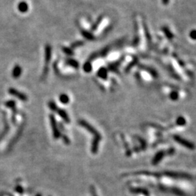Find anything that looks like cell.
<instances>
[{
  "mask_svg": "<svg viewBox=\"0 0 196 196\" xmlns=\"http://www.w3.org/2000/svg\"><path fill=\"white\" fill-rule=\"evenodd\" d=\"M9 92L10 93V94L15 96V97L18 98V99H21L22 101H26L27 99H28L26 94H24L23 93L20 92L19 91L16 90L15 89H13V88L10 89H9Z\"/></svg>",
  "mask_w": 196,
  "mask_h": 196,
  "instance_id": "3",
  "label": "cell"
},
{
  "mask_svg": "<svg viewBox=\"0 0 196 196\" xmlns=\"http://www.w3.org/2000/svg\"><path fill=\"white\" fill-rule=\"evenodd\" d=\"M84 70H85L86 72L89 73V72L91 71L92 70V65L89 62H86L85 64L84 65Z\"/></svg>",
  "mask_w": 196,
  "mask_h": 196,
  "instance_id": "10",
  "label": "cell"
},
{
  "mask_svg": "<svg viewBox=\"0 0 196 196\" xmlns=\"http://www.w3.org/2000/svg\"><path fill=\"white\" fill-rule=\"evenodd\" d=\"M36 196H42V195H40V194H38V195Z\"/></svg>",
  "mask_w": 196,
  "mask_h": 196,
  "instance_id": "19",
  "label": "cell"
},
{
  "mask_svg": "<svg viewBox=\"0 0 196 196\" xmlns=\"http://www.w3.org/2000/svg\"><path fill=\"white\" fill-rule=\"evenodd\" d=\"M59 99L60 101V102H62V104H68L70 100L69 97L65 94H60V96L59 97Z\"/></svg>",
  "mask_w": 196,
  "mask_h": 196,
  "instance_id": "8",
  "label": "cell"
},
{
  "mask_svg": "<svg viewBox=\"0 0 196 196\" xmlns=\"http://www.w3.org/2000/svg\"><path fill=\"white\" fill-rule=\"evenodd\" d=\"M79 125L82 126V127H84V128H85L86 129H87L88 131H89L90 133H92V134H94V137H101L100 134H99V133L98 132L97 130H96L92 126V125H90L88 122L86 121L81 120L80 121H79Z\"/></svg>",
  "mask_w": 196,
  "mask_h": 196,
  "instance_id": "2",
  "label": "cell"
},
{
  "mask_svg": "<svg viewBox=\"0 0 196 196\" xmlns=\"http://www.w3.org/2000/svg\"><path fill=\"white\" fill-rule=\"evenodd\" d=\"M21 73H22V69H21V67L16 65L13 69V76L14 78H18L21 75Z\"/></svg>",
  "mask_w": 196,
  "mask_h": 196,
  "instance_id": "6",
  "label": "cell"
},
{
  "mask_svg": "<svg viewBox=\"0 0 196 196\" xmlns=\"http://www.w3.org/2000/svg\"><path fill=\"white\" fill-rule=\"evenodd\" d=\"M190 37L193 40H196V30H192L190 32Z\"/></svg>",
  "mask_w": 196,
  "mask_h": 196,
  "instance_id": "13",
  "label": "cell"
},
{
  "mask_svg": "<svg viewBox=\"0 0 196 196\" xmlns=\"http://www.w3.org/2000/svg\"><path fill=\"white\" fill-rule=\"evenodd\" d=\"M62 136V140H63L64 141V142H65V144H70V139L68 138V136L67 135H61Z\"/></svg>",
  "mask_w": 196,
  "mask_h": 196,
  "instance_id": "16",
  "label": "cell"
},
{
  "mask_svg": "<svg viewBox=\"0 0 196 196\" xmlns=\"http://www.w3.org/2000/svg\"><path fill=\"white\" fill-rule=\"evenodd\" d=\"M94 196H97V195H94Z\"/></svg>",
  "mask_w": 196,
  "mask_h": 196,
  "instance_id": "20",
  "label": "cell"
},
{
  "mask_svg": "<svg viewBox=\"0 0 196 196\" xmlns=\"http://www.w3.org/2000/svg\"><path fill=\"white\" fill-rule=\"evenodd\" d=\"M97 75L99 77L102 78V79H105L107 78V76H108V72H107V70L105 69V68H102L99 70Z\"/></svg>",
  "mask_w": 196,
  "mask_h": 196,
  "instance_id": "7",
  "label": "cell"
},
{
  "mask_svg": "<svg viewBox=\"0 0 196 196\" xmlns=\"http://www.w3.org/2000/svg\"><path fill=\"white\" fill-rule=\"evenodd\" d=\"M50 124H51V127L53 129V137L55 139H59L61 137V133L59 129H58V125L56 123V119L55 116L53 114L50 116Z\"/></svg>",
  "mask_w": 196,
  "mask_h": 196,
  "instance_id": "1",
  "label": "cell"
},
{
  "mask_svg": "<svg viewBox=\"0 0 196 196\" xmlns=\"http://www.w3.org/2000/svg\"><path fill=\"white\" fill-rule=\"evenodd\" d=\"M162 1H163V4H167L168 1H169V0H162Z\"/></svg>",
  "mask_w": 196,
  "mask_h": 196,
  "instance_id": "18",
  "label": "cell"
},
{
  "mask_svg": "<svg viewBox=\"0 0 196 196\" xmlns=\"http://www.w3.org/2000/svg\"><path fill=\"white\" fill-rule=\"evenodd\" d=\"M69 63L70 64V65L73 67H75V68H78V62H76V60H70L69 61Z\"/></svg>",
  "mask_w": 196,
  "mask_h": 196,
  "instance_id": "17",
  "label": "cell"
},
{
  "mask_svg": "<svg viewBox=\"0 0 196 196\" xmlns=\"http://www.w3.org/2000/svg\"><path fill=\"white\" fill-rule=\"evenodd\" d=\"M49 105V108H50V110L53 111H54V112H56V111L58 110V106H57L56 103L55 102H53V101H50V102H49L48 104Z\"/></svg>",
  "mask_w": 196,
  "mask_h": 196,
  "instance_id": "9",
  "label": "cell"
},
{
  "mask_svg": "<svg viewBox=\"0 0 196 196\" xmlns=\"http://www.w3.org/2000/svg\"><path fill=\"white\" fill-rule=\"evenodd\" d=\"M82 33H83V35L84 36H85L87 39H91V40H92L93 39H94V36H93V35L91 33H89V32H87V31H82Z\"/></svg>",
  "mask_w": 196,
  "mask_h": 196,
  "instance_id": "12",
  "label": "cell"
},
{
  "mask_svg": "<svg viewBox=\"0 0 196 196\" xmlns=\"http://www.w3.org/2000/svg\"><path fill=\"white\" fill-rule=\"evenodd\" d=\"M170 97H171V99L175 100V99H177V98H178V94H177V92H171V94H170Z\"/></svg>",
  "mask_w": 196,
  "mask_h": 196,
  "instance_id": "14",
  "label": "cell"
},
{
  "mask_svg": "<svg viewBox=\"0 0 196 196\" xmlns=\"http://www.w3.org/2000/svg\"><path fill=\"white\" fill-rule=\"evenodd\" d=\"M18 10L21 13H26V12L28 11V5L26 2L25 1H21L18 4Z\"/></svg>",
  "mask_w": 196,
  "mask_h": 196,
  "instance_id": "5",
  "label": "cell"
},
{
  "mask_svg": "<svg viewBox=\"0 0 196 196\" xmlns=\"http://www.w3.org/2000/svg\"><path fill=\"white\" fill-rule=\"evenodd\" d=\"M15 191H16L17 192H18L19 194H23V187L21 186H17L16 187H15Z\"/></svg>",
  "mask_w": 196,
  "mask_h": 196,
  "instance_id": "15",
  "label": "cell"
},
{
  "mask_svg": "<svg viewBox=\"0 0 196 196\" xmlns=\"http://www.w3.org/2000/svg\"><path fill=\"white\" fill-rule=\"evenodd\" d=\"M55 113H58L66 123H70L69 116H68V113L65 112V111H64L63 109H59V108H58Z\"/></svg>",
  "mask_w": 196,
  "mask_h": 196,
  "instance_id": "4",
  "label": "cell"
},
{
  "mask_svg": "<svg viewBox=\"0 0 196 196\" xmlns=\"http://www.w3.org/2000/svg\"><path fill=\"white\" fill-rule=\"evenodd\" d=\"M5 105L7 108H12L13 110H14V108H15V102L14 101H8V102H5Z\"/></svg>",
  "mask_w": 196,
  "mask_h": 196,
  "instance_id": "11",
  "label": "cell"
}]
</instances>
